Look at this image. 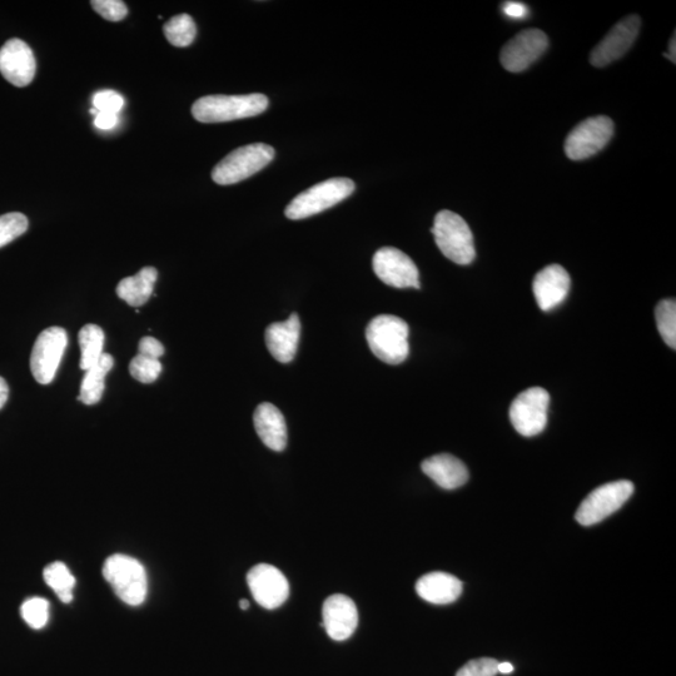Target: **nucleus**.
Returning <instances> with one entry per match:
<instances>
[{"mask_svg": "<svg viewBox=\"0 0 676 676\" xmlns=\"http://www.w3.org/2000/svg\"><path fill=\"white\" fill-rule=\"evenodd\" d=\"M268 98L265 94L252 93L243 96H206L192 106V116L201 123H223L237 119L256 117L266 112Z\"/></svg>", "mask_w": 676, "mask_h": 676, "instance_id": "nucleus-1", "label": "nucleus"}, {"mask_svg": "<svg viewBox=\"0 0 676 676\" xmlns=\"http://www.w3.org/2000/svg\"><path fill=\"white\" fill-rule=\"evenodd\" d=\"M410 328L400 317L381 315L367 326L366 340L372 354L387 365H400L410 354Z\"/></svg>", "mask_w": 676, "mask_h": 676, "instance_id": "nucleus-2", "label": "nucleus"}, {"mask_svg": "<svg viewBox=\"0 0 676 676\" xmlns=\"http://www.w3.org/2000/svg\"><path fill=\"white\" fill-rule=\"evenodd\" d=\"M103 576L123 603L139 606L146 600L148 593L146 569L131 556L123 554L109 556L104 561Z\"/></svg>", "mask_w": 676, "mask_h": 676, "instance_id": "nucleus-3", "label": "nucleus"}, {"mask_svg": "<svg viewBox=\"0 0 676 676\" xmlns=\"http://www.w3.org/2000/svg\"><path fill=\"white\" fill-rule=\"evenodd\" d=\"M431 232L442 255L450 261L466 266L475 260L474 236L464 218L457 213H437Z\"/></svg>", "mask_w": 676, "mask_h": 676, "instance_id": "nucleus-4", "label": "nucleus"}, {"mask_svg": "<svg viewBox=\"0 0 676 676\" xmlns=\"http://www.w3.org/2000/svg\"><path fill=\"white\" fill-rule=\"evenodd\" d=\"M355 188V182L349 178H332L318 183L293 198L285 215L295 221L318 215L345 201L354 193Z\"/></svg>", "mask_w": 676, "mask_h": 676, "instance_id": "nucleus-5", "label": "nucleus"}, {"mask_svg": "<svg viewBox=\"0 0 676 676\" xmlns=\"http://www.w3.org/2000/svg\"><path fill=\"white\" fill-rule=\"evenodd\" d=\"M275 158V149L265 143H253L237 148L217 164L212 180L220 186L235 185L256 175Z\"/></svg>", "mask_w": 676, "mask_h": 676, "instance_id": "nucleus-6", "label": "nucleus"}, {"mask_svg": "<svg viewBox=\"0 0 676 676\" xmlns=\"http://www.w3.org/2000/svg\"><path fill=\"white\" fill-rule=\"evenodd\" d=\"M634 494V484L628 480L609 482L599 486L581 502L575 519L579 524L591 526L616 513Z\"/></svg>", "mask_w": 676, "mask_h": 676, "instance_id": "nucleus-7", "label": "nucleus"}, {"mask_svg": "<svg viewBox=\"0 0 676 676\" xmlns=\"http://www.w3.org/2000/svg\"><path fill=\"white\" fill-rule=\"evenodd\" d=\"M549 392L543 387H530L516 397L510 407V421L525 437L541 434L548 424Z\"/></svg>", "mask_w": 676, "mask_h": 676, "instance_id": "nucleus-8", "label": "nucleus"}, {"mask_svg": "<svg viewBox=\"0 0 676 676\" xmlns=\"http://www.w3.org/2000/svg\"><path fill=\"white\" fill-rule=\"evenodd\" d=\"M614 134V122L606 116L585 119L569 133L565 153L573 161H583L599 153Z\"/></svg>", "mask_w": 676, "mask_h": 676, "instance_id": "nucleus-9", "label": "nucleus"}, {"mask_svg": "<svg viewBox=\"0 0 676 676\" xmlns=\"http://www.w3.org/2000/svg\"><path fill=\"white\" fill-rule=\"evenodd\" d=\"M67 345L68 335L62 327H49L38 336L33 346L31 371L39 384L49 385L54 380Z\"/></svg>", "mask_w": 676, "mask_h": 676, "instance_id": "nucleus-10", "label": "nucleus"}, {"mask_svg": "<svg viewBox=\"0 0 676 676\" xmlns=\"http://www.w3.org/2000/svg\"><path fill=\"white\" fill-rule=\"evenodd\" d=\"M376 276L395 288H420V273L415 262L406 253L394 247H384L377 251L372 260Z\"/></svg>", "mask_w": 676, "mask_h": 676, "instance_id": "nucleus-11", "label": "nucleus"}, {"mask_svg": "<svg viewBox=\"0 0 676 676\" xmlns=\"http://www.w3.org/2000/svg\"><path fill=\"white\" fill-rule=\"evenodd\" d=\"M549 47L548 36L540 29H526L502 48L500 62L511 73L528 69L543 56Z\"/></svg>", "mask_w": 676, "mask_h": 676, "instance_id": "nucleus-12", "label": "nucleus"}, {"mask_svg": "<svg viewBox=\"0 0 676 676\" xmlns=\"http://www.w3.org/2000/svg\"><path fill=\"white\" fill-rule=\"evenodd\" d=\"M247 584L257 604L268 610L280 608L290 596V584L286 576L272 565L253 566L248 571Z\"/></svg>", "mask_w": 676, "mask_h": 676, "instance_id": "nucleus-13", "label": "nucleus"}, {"mask_svg": "<svg viewBox=\"0 0 676 676\" xmlns=\"http://www.w3.org/2000/svg\"><path fill=\"white\" fill-rule=\"evenodd\" d=\"M641 21L638 16H628L620 21L594 51L591 52L590 62L596 68H603L618 61L633 47L639 36Z\"/></svg>", "mask_w": 676, "mask_h": 676, "instance_id": "nucleus-14", "label": "nucleus"}, {"mask_svg": "<svg viewBox=\"0 0 676 676\" xmlns=\"http://www.w3.org/2000/svg\"><path fill=\"white\" fill-rule=\"evenodd\" d=\"M36 72V57L28 44L21 39H11L0 49V73L13 86H29Z\"/></svg>", "mask_w": 676, "mask_h": 676, "instance_id": "nucleus-15", "label": "nucleus"}, {"mask_svg": "<svg viewBox=\"0 0 676 676\" xmlns=\"http://www.w3.org/2000/svg\"><path fill=\"white\" fill-rule=\"evenodd\" d=\"M322 628L331 639L344 641L351 638L359 625V611L349 596L336 594L330 596L322 608Z\"/></svg>", "mask_w": 676, "mask_h": 676, "instance_id": "nucleus-16", "label": "nucleus"}, {"mask_svg": "<svg viewBox=\"0 0 676 676\" xmlns=\"http://www.w3.org/2000/svg\"><path fill=\"white\" fill-rule=\"evenodd\" d=\"M571 280L568 271L560 265H550L535 276L533 291L541 311H551L568 297Z\"/></svg>", "mask_w": 676, "mask_h": 676, "instance_id": "nucleus-17", "label": "nucleus"}, {"mask_svg": "<svg viewBox=\"0 0 676 676\" xmlns=\"http://www.w3.org/2000/svg\"><path fill=\"white\" fill-rule=\"evenodd\" d=\"M301 322L297 313H292L285 322L272 323L266 330V345L273 359L281 364H290L295 359L300 342Z\"/></svg>", "mask_w": 676, "mask_h": 676, "instance_id": "nucleus-18", "label": "nucleus"}, {"mask_svg": "<svg viewBox=\"0 0 676 676\" xmlns=\"http://www.w3.org/2000/svg\"><path fill=\"white\" fill-rule=\"evenodd\" d=\"M253 424L258 437L268 449L283 451L287 446V426L285 417L275 405L261 404L253 415Z\"/></svg>", "mask_w": 676, "mask_h": 676, "instance_id": "nucleus-19", "label": "nucleus"}, {"mask_svg": "<svg viewBox=\"0 0 676 676\" xmlns=\"http://www.w3.org/2000/svg\"><path fill=\"white\" fill-rule=\"evenodd\" d=\"M424 474L445 490H455L469 480L464 462L449 454L429 457L421 465Z\"/></svg>", "mask_w": 676, "mask_h": 676, "instance_id": "nucleus-20", "label": "nucleus"}, {"mask_svg": "<svg viewBox=\"0 0 676 676\" xmlns=\"http://www.w3.org/2000/svg\"><path fill=\"white\" fill-rule=\"evenodd\" d=\"M416 591L427 603L446 605L460 598L462 583L454 575L435 571L417 581Z\"/></svg>", "mask_w": 676, "mask_h": 676, "instance_id": "nucleus-21", "label": "nucleus"}, {"mask_svg": "<svg viewBox=\"0 0 676 676\" xmlns=\"http://www.w3.org/2000/svg\"><path fill=\"white\" fill-rule=\"evenodd\" d=\"M158 272L154 267H144L137 275L124 278L117 286V295L129 306L141 307L153 295Z\"/></svg>", "mask_w": 676, "mask_h": 676, "instance_id": "nucleus-22", "label": "nucleus"}, {"mask_svg": "<svg viewBox=\"0 0 676 676\" xmlns=\"http://www.w3.org/2000/svg\"><path fill=\"white\" fill-rule=\"evenodd\" d=\"M114 360L109 354H103L96 365L86 371L81 385V394L77 397L78 401L84 405L92 406L101 401L104 392V381L108 372L113 369Z\"/></svg>", "mask_w": 676, "mask_h": 676, "instance_id": "nucleus-23", "label": "nucleus"}, {"mask_svg": "<svg viewBox=\"0 0 676 676\" xmlns=\"http://www.w3.org/2000/svg\"><path fill=\"white\" fill-rule=\"evenodd\" d=\"M106 336L101 327L97 325H86L79 331L78 342L81 347L82 357L79 367L83 371L91 369L101 359Z\"/></svg>", "mask_w": 676, "mask_h": 676, "instance_id": "nucleus-24", "label": "nucleus"}, {"mask_svg": "<svg viewBox=\"0 0 676 676\" xmlns=\"http://www.w3.org/2000/svg\"><path fill=\"white\" fill-rule=\"evenodd\" d=\"M43 576L46 584L58 595L62 603H72L73 590L77 581L66 564L61 563V561L49 564L44 569Z\"/></svg>", "mask_w": 676, "mask_h": 676, "instance_id": "nucleus-25", "label": "nucleus"}, {"mask_svg": "<svg viewBox=\"0 0 676 676\" xmlns=\"http://www.w3.org/2000/svg\"><path fill=\"white\" fill-rule=\"evenodd\" d=\"M167 41L172 46L185 48L191 46L197 36L195 21L188 14H178L166 23L163 28Z\"/></svg>", "mask_w": 676, "mask_h": 676, "instance_id": "nucleus-26", "label": "nucleus"}, {"mask_svg": "<svg viewBox=\"0 0 676 676\" xmlns=\"http://www.w3.org/2000/svg\"><path fill=\"white\" fill-rule=\"evenodd\" d=\"M656 325L665 344L676 349V302L663 300L655 310Z\"/></svg>", "mask_w": 676, "mask_h": 676, "instance_id": "nucleus-27", "label": "nucleus"}, {"mask_svg": "<svg viewBox=\"0 0 676 676\" xmlns=\"http://www.w3.org/2000/svg\"><path fill=\"white\" fill-rule=\"evenodd\" d=\"M49 601L43 598H31L21 606V615L32 629H43L49 620Z\"/></svg>", "mask_w": 676, "mask_h": 676, "instance_id": "nucleus-28", "label": "nucleus"}, {"mask_svg": "<svg viewBox=\"0 0 676 676\" xmlns=\"http://www.w3.org/2000/svg\"><path fill=\"white\" fill-rule=\"evenodd\" d=\"M28 218L22 213L13 212L0 216V248L17 240L28 230Z\"/></svg>", "mask_w": 676, "mask_h": 676, "instance_id": "nucleus-29", "label": "nucleus"}, {"mask_svg": "<svg viewBox=\"0 0 676 676\" xmlns=\"http://www.w3.org/2000/svg\"><path fill=\"white\" fill-rule=\"evenodd\" d=\"M162 364L159 360L137 355L129 364V374L142 384H152L161 375Z\"/></svg>", "mask_w": 676, "mask_h": 676, "instance_id": "nucleus-30", "label": "nucleus"}, {"mask_svg": "<svg viewBox=\"0 0 676 676\" xmlns=\"http://www.w3.org/2000/svg\"><path fill=\"white\" fill-rule=\"evenodd\" d=\"M92 8L109 22H121L127 17L128 8L121 0H93Z\"/></svg>", "mask_w": 676, "mask_h": 676, "instance_id": "nucleus-31", "label": "nucleus"}, {"mask_svg": "<svg viewBox=\"0 0 676 676\" xmlns=\"http://www.w3.org/2000/svg\"><path fill=\"white\" fill-rule=\"evenodd\" d=\"M93 106L98 113L118 114L124 106V99L117 92L102 91L94 94Z\"/></svg>", "mask_w": 676, "mask_h": 676, "instance_id": "nucleus-32", "label": "nucleus"}, {"mask_svg": "<svg viewBox=\"0 0 676 676\" xmlns=\"http://www.w3.org/2000/svg\"><path fill=\"white\" fill-rule=\"evenodd\" d=\"M499 661L490 658L471 660L457 671L456 676H495Z\"/></svg>", "mask_w": 676, "mask_h": 676, "instance_id": "nucleus-33", "label": "nucleus"}, {"mask_svg": "<svg viewBox=\"0 0 676 676\" xmlns=\"http://www.w3.org/2000/svg\"><path fill=\"white\" fill-rule=\"evenodd\" d=\"M138 355L148 357V359L159 360V357L164 355V347L156 340L154 337H143L139 341L138 345Z\"/></svg>", "mask_w": 676, "mask_h": 676, "instance_id": "nucleus-34", "label": "nucleus"}, {"mask_svg": "<svg viewBox=\"0 0 676 676\" xmlns=\"http://www.w3.org/2000/svg\"><path fill=\"white\" fill-rule=\"evenodd\" d=\"M502 11L507 17L513 19H524L528 17L529 9L523 3L507 2L502 4Z\"/></svg>", "mask_w": 676, "mask_h": 676, "instance_id": "nucleus-35", "label": "nucleus"}, {"mask_svg": "<svg viewBox=\"0 0 676 676\" xmlns=\"http://www.w3.org/2000/svg\"><path fill=\"white\" fill-rule=\"evenodd\" d=\"M118 123V114L111 113H98L96 119H94V126L99 129H112L117 126Z\"/></svg>", "mask_w": 676, "mask_h": 676, "instance_id": "nucleus-36", "label": "nucleus"}, {"mask_svg": "<svg viewBox=\"0 0 676 676\" xmlns=\"http://www.w3.org/2000/svg\"><path fill=\"white\" fill-rule=\"evenodd\" d=\"M9 396V387L7 381L0 377V410L7 404Z\"/></svg>", "mask_w": 676, "mask_h": 676, "instance_id": "nucleus-37", "label": "nucleus"}, {"mask_svg": "<svg viewBox=\"0 0 676 676\" xmlns=\"http://www.w3.org/2000/svg\"><path fill=\"white\" fill-rule=\"evenodd\" d=\"M664 56L670 59L671 62H676V34L674 32L669 42V52L664 53Z\"/></svg>", "mask_w": 676, "mask_h": 676, "instance_id": "nucleus-38", "label": "nucleus"}, {"mask_svg": "<svg viewBox=\"0 0 676 676\" xmlns=\"http://www.w3.org/2000/svg\"><path fill=\"white\" fill-rule=\"evenodd\" d=\"M497 671L504 675L511 674L514 671V666L510 663H499V665H497Z\"/></svg>", "mask_w": 676, "mask_h": 676, "instance_id": "nucleus-39", "label": "nucleus"}, {"mask_svg": "<svg viewBox=\"0 0 676 676\" xmlns=\"http://www.w3.org/2000/svg\"><path fill=\"white\" fill-rule=\"evenodd\" d=\"M240 606H241L242 610H247L248 608H250V601H248L246 599H242L240 601Z\"/></svg>", "mask_w": 676, "mask_h": 676, "instance_id": "nucleus-40", "label": "nucleus"}]
</instances>
